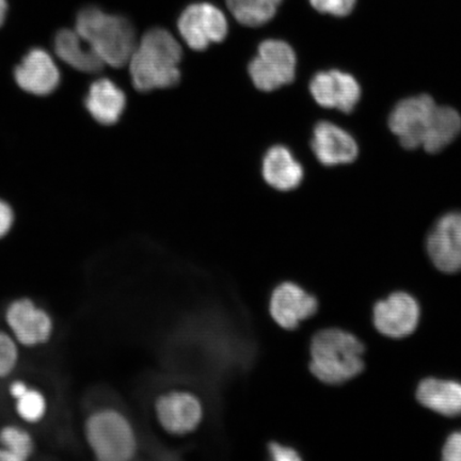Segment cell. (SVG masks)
Returning <instances> with one entry per match:
<instances>
[{
  "label": "cell",
  "instance_id": "obj_1",
  "mask_svg": "<svg viewBox=\"0 0 461 461\" xmlns=\"http://www.w3.org/2000/svg\"><path fill=\"white\" fill-rule=\"evenodd\" d=\"M389 128L403 148L438 153L460 134L461 117L454 108L439 106L431 96L420 95L396 104Z\"/></svg>",
  "mask_w": 461,
  "mask_h": 461
},
{
  "label": "cell",
  "instance_id": "obj_2",
  "mask_svg": "<svg viewBox=\"0 0 461 461\" xmlns=\"http://www.w3.org/2000/svg\"><path fill=\"white\" fill-rule=\"evenodd\" d=\"M181 44L163 28H153L137 43L129 65L132 86L140 92L172 88L180 82Z\"/></svg>",
  "mask_w": 461,
  "mask_h": 461
},
{
  "label": "cell",
  "instance_id": "obj_3",
  "mask_svg": "<svg viewBox=\"0 0 461 461\" xmlns=\"http://www.w3.org/2000/svg\"><path fill=\"white\" fill-rule=\"evenodd\" d=\"M310 354L311 372L327 384L348 383L365 370V346L354 334L337 328L317 332Z\"/></svg>",
  "mask_w": 461,
  "mask_h": 461
},
{
  "label": "cell",
  "instance_id": "obj_4",
  "mask_svg": "<svg viewBox=\"0 0 461 461\" xmlns=\"http://www.w3.org/2000/svg\"><path fill=\"white\" fill-rule=\"evenodd\" d=\"M75 31L109 67L119 68L128 65L136 49L135 29L129 20L100 8L86 7L80 11Z\"/></svg>",
  "mask_w": 461,
  "mask_h": 461
},
{
  "label": "cell",
  "instance_id": "obj_5",
  "mask_svg": "<svg viewBox=\"0 0 461 461\" xmlns=\"http://www.w3.org/2000/svg\"><path fill=\"white\" fill-rule=\"evenodd\" d=\"M83 429L86 445L96 460L128 461L136 456L135 430L117 409H95L85 419Z\"/></svg>",
  "mask_w": 461,
  "mask_h": 461
},
{
  "label": "cell",
  "instance_id": "obj_6",
  "mask_svg": "<svg viewBox=\"0 0 461 461\" xmlns=\"http://www.w3.org/2000/svg\"><path fill=\"white\" fill-rule=\"evenodd\" d=\"M4 320L7 330L21 348H41L53 339V316L31 297H19L11 301L5 308Z\"/></svg>",
  "mask_w": 461,
  "mask_h": 461
},
{
  "label": "cell",
  "instance_id": "obj_7",
  "mask_svg": "<svg viewBox=\"0 0 461 461\" xmlns=\"http://www.w3.org/2000/svg\"><path fill=\"white\" fill-rule=\"evenodd\" d=\"M296 68L297 57L292 46L281 40L270 39L259 44L248 72L258 90L272 92L293 83Z\"/></svg>",
  "mask_w": 461,
  "mask_h": 461
},
{
  "label": "cell",
  "instance_id": "obj_8",
  "mask_svg": "<svg viewBox=\"0 0 461 461\" xmlns=\"http://www.w3.org/2000/svg\"><path fill=\"white\" fill-rule=\"evenodd\" d=\"M184 42L194 50H204L228 36L229 25L221 9L209 3L188 5L177 21Z\"/></svg>",
  "mask_w": 461,
  "mask_h": 461
},
{
  "label": "cell",
  "instance_id": "obj_9",
  "mask_svg": "<svg viewBox=\"0 0 461 461\" xmlns=\"http://www.w3.org/2000/svg\"><path fill=\"white\" fill-rule=\"evenodd\" d=\"M373 319L375 327L384 336L402 339L417 330L420 307L409 294L397 292L375 305Z\"/></svg>",
  "mask_w": 461,
  "mask_h": 461
},
{
  "label": "cell",
  "instance_id": "obj_10",
  "mask_svg": "<svg viewBox=\"0 0 461 461\" xmlns=\"http://www.w3.org/2000/svg\"><path fill=\"white\" fill-rule=\"evenodd\" d=\"M429 256L442 273L455 274L461 270V212L442 216L429 234Z\"/></svg>",
  "mask_w": 461,
  "mask_h": 461
},
{
  "label": "cell",
  "instance_id": "obj_11",
  "mask_svg": "<svg viewBox=\"0 0 461 461\" xmlns=\"http://www.w3.org/2000/svg\"><path fill=\"white\" fill-rule=\"evenodd\" d=\"M310 92L319 105L350 113L360 101L361 88L350 74L339 70L317 73L311 80Z\"/></svg>",
  "mask_w": 461,
  "mask_h": 461
},
{
  "label": "cell",
  "instance_id": "obj_12",
  "mask_svg": "<svg viewBox=\"0 0 461 461\" xmlns=\"http://www.w3.org/2000/svg\"><path fill=\"white\" fill-rule=\"evenodd\" d=\"M317 309V299L293 282L276 286L270 298V314L276 324L286 330H296L302 321L312 317Z\"/></svg>",
  "mask_w": 461,
  "mask_h": 461
},
{
  "label": "cell",
  "instance_id": "obj_13",
  "mask_svg": "<svg viewBox=\"0 0 461 461\" xmlns=\"http://www.w3.org/2000/svg\"><path fill=\"white\" fill-rule=\"evenodd\" d=\"M14 78L28 94L44 96L53 94L60 84L61 75L53 57L43 49H32L15 68Z\"/></svg>",
  "mask_w": 461,
  "mask_h": 461
},
{
  "label": "cell",
  "instance_id": "obj_14",
  "mask_svg": "<svg viewBox=\"0 0 461 461\" xmlns=\"http://www.w3.org/2000/svg\"><path fill=\"white\" fill-rule=\"evenodd\" d=\"M155 408L160 425L173 435H185L194 430L203 417L200 401L187 392L161 395Z\"/></svg>",
  "mask_w": 461,
  "mask_h": 461
},
{
  "label": "cell",
  "instance_id": "obj_15",
  "mask_svg": "<svg viewBox=\"0 0 461 461\" xmlns=\"http://www.w3.org/2000/svg\"><path fill=\"white\" fill-rule=\"evenodd\" d=\"M311 146L316 158L327 167L351 164L359 154L355 138L328 121L316 124Z\"/></svg>",
  "mask_w": 461,
  "mask_h": 461
},
{
  "label": "cell",
  "instance_id": "obj_16",
  "mask_svg": "<svg viewBox=\"0 0 461 461\" xmlns=\"http://www.w3.org/2000/svg\"><path fill=\"white\" fill-rule=\"evenodd\" d=\"M86 111L103 125L117 123L126 106V96L117 85L108 78L92 83L86 95Z\"/></svg>",
  "mask_w": 461,
  "mask_h": 461
},
{
  "label": "cell",
  "instance_id": "obj_17",
  "mask_svg": "<svg viewBox=\"0 0 461 461\" xmlns=\"http://www.w3.org/2000/svg\"><path fill=\"white\" fill-rule=\"evenodd\" d=\"M262 173L268 185L280 192L296 189L303 180L302 164L284 146L268 149L263 159Z\"/></svg>",
  "mask_w": 461,
  "mask_h": 461
},
{
  "label": "cell",
  "instance_id": "obj_18",
  "mask_svg": "<svg viewBox=\"0 0 461 461\" xmlns=\"http://www.w3.org/2000/svg\"><path fill=\"white\" fill-rule=\"evenodd\" d=\"M55 53L75 70L95 74L103 70L104 63L77 31L61 29L54 39Z\"/></svg>",
  "mask_w": 461,
  "mask_h": 461
},
{
  "label": "cell",
  "instance_id": "obj_19",
  "mask_svg": "<svg viewBox=\"0 0 461 461\" xmlns=\"http://www.w3.org/2000/svg\"><path fill=\"white\" fill-rule=\"evenodd\" d=\"M420 403L442 416L454 418L461 414V384L452 380L426 378L417 390Z\"/></svg>",
  "mask_w": 461,
  "mask_h": 461
},
{
  "label": "cell",
  "instance_id": "obj_20",
  "mask_svg": "<svg viewBox=\"0 0 461 461\" xmlns=\"http://www.w3.org/2000/svg\"><path fill=\"white\" fill-rule=\"evenodd\" d=\"M36 447L32 432L23 426L5 424L0 428V461H27Z\"/></svg>",
  "mask_w": 461,
  "mask_h": 461
},
{
  "label": "cell",
  "instance_id": "obj_21",
  "mask_svg": "<svg viewBox=\"0 0 461 461\" xmlns=\"http://www.w3.org/2000/svg\"><path fill=\"white\" fill-rule=\"evenodd\" d=\"M230 13L241 25L258 27L274 19L282 0H226Z\"/></svg>",
  "mask_w": 461,
  "mask_h": 461
},
{
  "label": "cell",
  "instance_id": "obj_22",
  "mask_svg": "<svg viewBox=\"0 0 461 461\" xmlns=\"http://www.w3.org/2000/svg\"><path fill=\"white\" fill-rule=\"evenodd\" d=\"M14 411L17 418L25 424L41 423L49 412L48 397L43 391L29 385L24 393L14 400Z\"/></svg>",
  "mask_w": 461,
  "mask_h": 461
},
{
  "label": "cell",
  "instance_id": "obj_23",
  "mask_svg": "<svg viewBox=\"0 0 461 461\" xmlns=\"http://www.w3.org/2000/svg\"><path fill=\"white\" fill-rule=\"evenodd\" d=\"M21 346L8 330H0V379H7L20 365Z\"/></svg>",
  "mask_w": 461,
  "mask_h": 461
},
{
  "label": "cell",
  "instance_id": "obj_24",
  "mask_svg": "<svg viewBox=\"0 0 461 461\" xmlns=\"http://www.w3.org/2000/svg\"><path fill=\"white\" fill-rule=\"evenodd\" d=\"M310 3L321 14L343 17L353 13L357 0H310Z\"/></svg>",
  "mask_w": 461,
  "mask_h": 461
},
{
  "label": "cell",
  "instance_id": "obj_25",
  "mask_svg": "<svg viewBox=\"0 0 461 461\" xmlns=\"http://www.w3.org/2000/svg\"><path fill=\"white\" fill-rule=\"evenodd\" d=\"M442 459L447 461H461V431L454 432L447 438L443 447Z\"/></svg>",
  "mask_w": 461,
  "mask_h": 461
},
{
  "label": "cell",
  "instance_id": "obj_26",
  "mask_svg": "<svg viewBox=\"0 0 461 461\" xmlns=\"http://www.w3.org/2000/svg\"><path fill=\"white\" fill-rule=\"evenodd\" d=\"M14 224V212L7 202L0 199V240L10 233Z\"/></svg>",
  "mask_w": 461,
  "mask_h": 461
},
{
  "label": "cell",
  "instance_id": "obj_27",
  "mask_svg": "<svg viewBox=\"0 0 461 461\" xmlns=\"http://www.w3.org/2000/svg\"><path fill=\"white\" fill-rule=\"evenodd\" d=\"M268 449L270 456H272L274 460L293 461L301 459V456H299V454L295 449L290 447L282 446L280 443H270Z\"/></svg>",
  "mask_w": 461,
  "mask_h": 461
},
{
  "label": "cell",
  "instance_id": "obj_28",
  "mask_svg": "<svg viewBox=\"0 0 461 461\" xmlns=\"http://www.w3.org/2000/svg\"><path fill=\"white\" fill-rule=\"evenodd\" d=\"M29 388V384L23 379H14L10 383L8 387V393L14 401Z\"/></svg>",
  "mask_w": 461,
  "mask_h": 461
},
{
  "label": "cell",
  "instance_id": "obj_29",
  "mask_svg": "<svg viewBox=\"0 0 461 461\" xmlns=\"http://www.w3.org/2000/svg\"><path fill=\"white\" fill-rule=\"evenodd\" d=\"M8 14V2L7 0H0V27L4 25L5 17Z\"/></svg>",
  "mask_w": 461,
  "mask_h": 461
}]
</instances>
